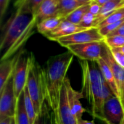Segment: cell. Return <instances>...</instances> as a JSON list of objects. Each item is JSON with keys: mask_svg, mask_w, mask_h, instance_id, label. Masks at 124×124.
<instances>
[{"mask_svg": "<svg viewBox=\"0 0 124 124\" xmlns=\"http://www.w3.org/2000/svg\"><path fill=\"white\" fill-rule=\"evenodd\" d=\"M65 83L67 86L68 99L70 110L75 117L77 118V120H80L82 118L83 114L86 111V110L83 108V105L80 102V100L84 98V96L81 92L76 91L72 87L70 79L68 78H65Z\"/></svg>", "mask_w": 124, "mask_h": 124, "instance_id": "7c38bea8", "label": "cell"}, {"mask_svg": "<svg viewBox=\"0 0 124 124\" xmlns=\"http://www.w3.org/2000/svg\"><path fill=\"white\" fill-rule=\"evenodd\" d=\"M31 53L21 51L15 56V62L12 73L15 97L17 99L26 86Z\"/></svg>", "mask_w": 124, "mask_h": 124, "instance_id": "5b68a950", "label": "cell"}, {"mask_svg": "<svg viewBox=\"0 0 124 124\" xmlns=\"http://www.w3.org/2000/svg\"><path fill=\"white\" fill-rule=\"evenodd\" d=\"M73 57L74 54L68 51L52 56L46 61V66L44 69L46 101L54 113L57 110L61 89Z\"/></svg>", "mask_w": 124, "mask_h": 124, "instance_id": "3957f363", "label": "cell"}, {"mask_svg": "<svg viewBox=\"0 0 124 124\" xmlns=\"http://www.w3.org/2000/svg\"><path fill=\"white\" fill-rule=\"evenodd\" d=\"M102 57L108 63L113 73L116 81L117 83V86L119 89L121 101H122L124 97V68L120 65L115 60L110 49L108 46V45L105 43L104 44Z\"/></svg>", "mask_w": 124, "mask_h": 124, "instance_id": "8fae6325", "label": "cell"}, {"mask_svg": "<svg viewBox=\"0 0 124 124\" xmlns=\"http://www.w3.org/2000/svg\"><path fill=\"white\" fill-rule=\"evenodd\" d=\"M9 2V0H0V17H1V19L3 18L4 15L6 12Z\"/></svg>", "mask_w": 124, "mask_h": 124, "instance_id": "f546056e", "label": "cell"}, {"mask_svg": "<svg viewBox=\"0 0 124 124\" xmlns=\"http://www.w3.org/2000/svg\"><path fill=\"white\" fill-rule=\"evenodd\" d=\"M95 20H96V16H94L90 12H87L83 17L82 20L79 25L86 28H93Z\"/></svg>", "mask_w": 124, "mask_h": 124, "instance_id": "4316f807", "label": "cell"}, {"mask_svg": "<svg viewBox=\"0 0 124 124\" xmlns=\"http://www.w3.org/2000/svg\"><path fill=\"white\" fill-rule=\"evenodd\" d=\"M65 20V17L60 16V15H54L51 17L46 18L36 24V29L38 32L43 34L44 36H46L49 33L54 31L55 28H57L60 23Z\"/></svg>", "mask_w": 124, "mask_h": 124, "instance_id": "e0dca14e", "label": "cell"}, {"mask_svg": "<svg viewBox=\"0 0 124 124\" xmlns=\"http://www.w3.org/2000/svg\"><path fill=\"white\" fill-rule=\"evenodd\" d=\"M80 65L83 74L81 92L90 105L92 116L102 121L103 105L115 94L104 78L97 62L81 60Z\"/></svg>", "mask_w": 124, "mask_h": 124, "instance_id": "6da1fadb", "label": "cell"}, {"mask_svg": "<svg viewBox=\"0 0 124 124\" xmlns=\"http://www.w3.org/2000/svg\"><path fill=\"white\" fill-rule=\"evenodd\" d=\"M78 1H79L80 2H81V3H83V4H89V3H90L91 1H92L93 0H78Z\"/></svg>", "mask_w": 124, "mask_h": 124, "instance_id": "8d00e7d4", "label": "cell"}, {"mask_svg": "<svg viewBox=\"0 0 124 124\" xmlns=\"http://www.w3.org/2000/svg\"><path fill=\"white\" fill-rule=\"evenodd\" d=\"M17 98L14 89L12 75L0 90V118L14 117L15 114Z\"/></svg>", "mask_w": 124, "mask_h": 124, "instance_id": "52a82bcc", "label": "cell"}, {"mask_svg": "<svg viewBox=\"0 0 124 124\" xmlns=\"http://www.w3.org/2000/svg\"><path fill=\"white\" fill-rule=\"evenodd\" d=\"M26 87L38 116L46 101V79L44 69L41 68L32 53H31Z\"/></svg>", "mask_w": 124, "mask_h": 124, "instance_id": "277c9868", "label": "cell"}, {"mask_svg": "<svg viewBox=\"0 0 124 124\" xmlns=\"http://www.w3.org/2000/svg\"><path fill=\"white\" fill-rule=\"evenodd\" d=\"M124 21V20H121L119 22L115 23H112L110 25H107L104 27H102L100 28H99V31L100 32V33L105 38L106 36H108V35H110L111 33H113V31H115Z\"/></svg>", "mask_w": 124, "mask_h": 124, "instance_id": "484cf974", "label": "cell"}, {"mask_svg": "<svg viewBox=\"0 0 124 124\" xmlns=\"http://www.w3.org/2000/svg\"><path fill=\"white\" fill-rule=\"evenodd\" d=\"M124 6V0H110V1H108L106 4H105L104 5H102L100 14L96 17L94 27L97 28V26L102 21H103L106 17H108L116 10H117L118 9H119Z\"/></svg>", "mask_w": 124, "mask_h": 124, "instance_id": "2e32d148", "label": "cell"}, {"mask_svg": "<svg viewBox=\"0 0 124 124\" xmlns=\"http://www.w3.org/2000/svg\"><path fill=\"white\" fill-rule=\"evenodd\" d=\"M104 44V41H92L70 45L66 48L81 60L97 62L102 57Z\"/></svg>", "mask_w": 124, "mask_h": 124, "instance_id": "8992f818", "label": "cell"}, {"mask_svg": "<svg viewBox=\"0 0 124 124\" xmlns=\"http://www.w3.org/2000/svg\"><path fill=\"white\" fill-rule=\"evenodd\" d=\"M10 124H15V119H14V117L12 118V121H11V123Z\"/></svg>", "mask_w": 124, "mask_h": 124, "instance_id": "74e56055", "label": "cell"}, {"mask_svg": "<svg viewBox=\"0 0 124 124\" xmlns=\"http://www.w3.org/2000/svg\"><path fill=\"white\" fill-rule=\"evenodd\" d=\"M36 25L35 15L31 12L17 9L5 25L1 36L0 50L1 60L10 57L26 41Z\"/></svg>", "mask_w": 124, "mask_h": 124, "instance_id": "7a4b0ae2", "label": "cell"}, {"mask_svg": "<svg viewBox=\"0 0 124 124\" xmlns=\"http://www.w3.org/2000/svg\"><path fill=\"white\" fill-rule=\"evenodd\" d=\"M23 94H24V102H25V106L27 114L28 116L31 124H33L36 117H37V114H36V110L34 108L33 103L32 102L31 97H30V94L28 93V91L26 86L24 88Z\"/></svg>", "mask_w": 124, "mask_h": 124, "instance_id": "603a6c76", "label": "cell"}, {"mask_svg": "<svg viewBox=\"0 0 124 124\" xmlns=\"http://www.w3.org/2000/svg\"><path fill=\"white\" fill-rule=\"evenodd\" d=\"M97 65H98V66H99V68L102 72V74L104 78L105 79L106 82L108 83V84L110 87L113 94L121 100V95H120L119 89H118V87L117 86V83L116 81L110 65L102 57L99 59L97 61Z\"/></svg>", "mask_w": 124, "mask_h": 124, "instance_id": "9a60e30c", "label": "cell"}, {"mask_svg": "<svg viewBox=\"0 0 124 124\" xmlns=\"http://www.w3.org/2000/svg\"><path fill=\"white\" fill-rule=\"evenodd\" d=\"M102 121L106 124H124V108L121 100L116 95L105 102Z\"/></svg>", "mask_w": 124, "mask_h": 124, "instance_id": "ba28073f", "label": "cell"}, {"mask_svg": "<svg viewBox=\"0 0 124 124\" xmlns=\"http://www.w3.org/2000/svg\"><path fill=\"white\" fill-rule=\"evenodd\" d=\"M104 41L110 49L118 48L124 46V36L120 35L107 36L105 38Z\"/></svg>", "mask_w": 124, "mask_h": 124, "instance_id": "d4e9b609", "label": "cell"}, {"mask_svg": "<svg viewBox=\"0 0 124 124\" xmlns=\"http://www.w3.org/2000/svg\"><path fill=\"white\" fill-rule=\"evenodd\" d=\"M84 4H83L78 0H60L57 15L66 17L70 13Z\"/></svg>", "mask_w": 124, "mask_h": 124, "instance_id": "ffe728a7", "label": "cell"}, {"mask_svg": "<svg viewBox=\"0 0 124 124\" xmlns=\"http://www.w3.org/2000/svg\"><path fill=\"white\" fill-rule=\"evenodd\" d=\"M13 117H4L0 118V124H10L12 118Z\"/></svg>", "mask_w": 124, "mask_h": 124, "instance_id": "d6a6232c", "label": "cell"}, {"mask_svg": "<svg viewBox=\"0 0 124 124\" xmlns=\"http://www.w3.org/2000/svg\"><path fill=\"white\" fill-rule=\"evenodd\" d=\"M94 1H96L97 3H98L99 4H100L101 6L104 5L105 4H106L107 2L110 1V0H94Z\"/></svg>", "mask_w": 124, "mask_h": 124, "instance_id": "e575fe53", "label": "cell"}, {"mask_svg": "<svg viewBox=\"0 0 124 124\" xmlns=\"http://www.w3.org/2000/svg\"><path fill=\"white\" fill-rule=\"evenodd\" d=\"M57 124H78V120L72 113L68 99V90L65 83H63L57 110L54 113Z\"/></svg>", "mask_w": 124, "mask_h": 124, "instance_id": "30bf717a", "label": "cell"}, {"mask_svg": "<svg viewBox=\"0 0 124 124\" xmlns=\"http://www.w3.org/2000/svg\"><path fill=\"white\" fill-rule=\"evenodd\" d=\"M115 35H120V36H124V21L123 23L113 33H111L110 35H108V36H115ZM107 37V36H106Z\"/></svg>", "mask_w": 124, "mask_h": 124, "instance_id": "1f68e13d", "label": "cell"}, {"mask_svg": "<svg viewBox=\"0 0 124 124\" xmlns=\"http://www.w3.org/2000/svg\"><path fill=\"white\" fill-rule=\"evenodd\" d=\"M113 49L118 50V51H119V52H122V53H124V46H121V47H118V48Z\"/></svg>", "mask_w": 124, "mask_h": 124, "instance_id": "d590c367", "label": "cell"}, {"mask_svg": "<svg viewBox=\"0 0 124 124\" xmlns=\"http://www.w3.org/2000/svg\"><path fill=\"white\" fill-rule=\"evenodd\" d=\"M78 124H96L94 121H89L86 120H84L83 118L78 120Z\"/></svg>", "mask_w": 124, "mask_h": 124, "instance_id": "836d02e7", "label": "cell"}, {"mask_svg": "<svg viewBox=\"0 0 124 124\" xmlns=\"http://www.w3.org/2000/svg\"><path fill=\"white\" fill-rule=\"evenodd\" d=\"M121 102H122V104H123V106H124V97L123 98V100H122Z\"/></svg>", "mask_w": 124, "mask_h": 124, "instance_id": "f35d334b", "label": "cell"}, {"mask_svg": "<svg viewBox=\"0 0 124 124\" xmlns=\"http://www.w3.org/2000/svg\"><path fill=\"white\" fill-rule=\"evenodd\" d=\"M101 9H102V6L100 4H99L98 3H97L96 1H94V0L90 2V7H89V12H90L94 16L97 17L100 14Z\"/></svg>", "mask_w": 124, "mask_h": 124, "instance_id": "f1b7e54d", "label": "cell"}, {"mask_svg": "<svg viewBox=\"0 0 124 124\" xmlns=\"http://www.w3.org/2000/svg\"><path fill=\"white\" fill-rule=\"evenodd\" d=\"M44 0H18L16 4L17 9L31 12L35 15L36 10Z\"/></svg>", "mask_w": 124, "mask_h": 124, "instance_id": "7402d4cb", "label": "cell"}, {"mask_svg": "<svg viewBox=\"0 0 124 124\" xmlns=\"http://www.w3.org/2000/svg\"><path fill=\"white\" fill-rule=\"evenodd\" d=\"M14 119L15 124H31L25 106L23 92L17 99V105Z\"/></svg>", "mask_w": 124, "mask_h": 124, "instance_id": "d6986e66", "label": "cell"}, {"mask_svg": "<svg viewBox=\"0 0 124 124\" xmlns=\"http://www.w3.org/2000/svg\"><path fill=\"white\" fill-rule=\"evenodd\" d=\"M15 57L1 61L0 64V90L4 87L13 73Z\"/></svg>", "mask_w": 124, "mask_h": 124, "instance_id": "ac0fdd59", "label": "cell"}, {"mask_svg": "<svg viewBox=\"0 0 124 124\" xmlns=\"http://www.w3.org/2000/svg\"><path fill=\"white\" fill-rule=\"evenodd\" d=\"M86 29L88 28H84L80 25L73 23L67 20H64L57 28H55L54 31L49 33L44 36H46L49 40L55 41L57 39L69 36Z\"/></svg>", "mask_w": 124, "mask_h": 124, "instance_id": "4fadbf2b", "label": "cell"}, {"mask_svg": "<svg viewBox=\"0 0 124 124\" xmlns=\"http://www.w3.org/2000/svg\"><path fill=\"white\" fill-rule=\"evenodd\" d=\"M60 0H44L35 13L36 24L46 18L57 15Z\"/></svg>", "mask_w": 124, "mask_h": 124, "instance_id": "5bb4252c", "label": "cell"}, {"mask_svg": "<svg viewBox=\"0 0 124 124\" xmlns=\"http://www.w3.org/2000/svg\"><path fill=\"white\" fill-rule=\"evenodd\" d=\"M124 20V6L118 9L114 12H113L110 15H109L108 17H106L103 21H102L97 28H100L102 27H104L107 25H110L112 23H115L117 22H119L121 20Z\"/></svg>", "mask_w": 124, "mask_h": 124, "instance_id": "cb8c5ba5", "label": "cell"}, {"mask_svg": "<svg viewBox=\"0 0 124 124\" xmlns=\"http://www.w3.org/2000/svg\"><path fill=\"white\" fill-rule=\"evenodd\" d=\"M112 54L115 59V60L122 67L124 68V54L113 49H110Z\"/></svg>", "mask_w": 124, "mask_h": 124, "instance_id": "83f0119b", "label": "cell"}, {"mask_svg": "<svg viewBox=\"0 0 124 124\" xmlns=\"http://www.w3.org/2000/svg\"><path fill=\"white\" fill-rule=\"evenodd\" d=\"M104 40L105 37L100 33L99 28L93 27L57 39L55 41H57L61 46L67 47L73 44H84L92 41H102Z\"/></svg>", "mask_w": 124, "mask_h": 124, "instance_id": "9c48e42d", "label": "cell"}, {"mask_svg": "<svg viewBox=\"0 0 124 124\" xmlns=\"http://www.w3.org/2000/svg\"><path fill=\"white\" fill-rule=\"evenodd\" d=\"M89 7H90V3L86 4H84V5L78 7L74 11H73L71 13H70L65 17V20H68L73 23L79 25L80 23L81 22L82 18L84 16V15L87 12H89Z\"/></svg>", "mask_w": 124, "mask_h": 124, "instance_id": "44dd1931", "label": "cell"}, {"mask_svg": "<svg viewBox=\"0 0 124 124\" xmlns=\"http://www.w3.org/2000/svg\"></svg>", "mask_w": 124, "mask_h": 124, "instance_id": "ab89813d", "label": "cell"}, {"mask_svg": "<svg viewBox=\"0 0 124 124\" xmlns=\"http://www.w3.org/2000/svg\"><path fill=\"white\" fill-rule=\"evenodd\" d=\"M46 124H57L55 121V117H54V113L52 111V110L49 108L47 112V116H46Z\"/></svg>", "mask_w": 124, "mask_h": 124, "instance_id": "4dcf8cb0", "label": "cell"}]
</instances>
